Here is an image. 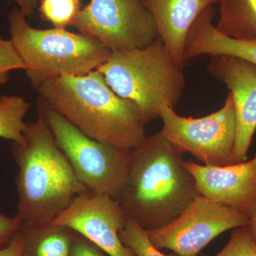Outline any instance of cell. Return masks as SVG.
<instances>
[{
    "label": "cell",
    "instance_id": "6da1fadb",
    "mask_svg": "<svg viewBox=\"0 0 256 256\" xmlns=\"http://www.w3.org/2000/svg\"><path fill=\"white\" fill-rule=\"evenodd\" d=\"M183 156L160 131L130 151L127 178L116 200L126 218L146 230L161 228L200 195Z\"/></svg>",
    "mask_w": 256,
    "mask_h": 256
},
{
    "label": "cell",
    "instance_id": "7a4b0ae2",
    "mask_svg": "<svg viewBox=\"0 0 256 256\" xmlns=\"http://www.w3.org/2000/svg\"><path fill=\"white\" fill-rule=\"evenodd\" d=\"M35 90L38 100L98 142L130 151L146 137L138 106L116 94L98 70L60 76Z\"/></svg>",
    "mask_w": 256,
    "mask_h": 256
},
{
    "label": "cell",
    "instance_id": "3957f363",
    "mask_svg": "<svg viewBox=\"0 0 256 256\" xmlns=\"http://www.w3.org/2000/svg\"><path fill=\"white\" fill-rule=\"evenodd\" d=\"M24 136V142H12L11 149L18 168L14 216L21 228L53 222L76 197L88 192L43 118L26 122Z\"/></svg>",
    "mask_w": 256,
    "mask_h": 256
},
{
    "label": "cell",
    "instance_id": "277c9868",
    "mask_svg": "<svg viewBox=\"0 0 256 256\" xmlns=\"http://www.w3.org/2000/svg\"><path fill=\"white\" fill-rule=\"evenodd\" d=\"M183 69L158 36L142 48L112 50L96 70L116 94L138 106L146 124L180 102L185 86Z\"/></svg>",
    "mask_w": 256,
    "mask_h": 256
},
{
    "label": "cell",
    "instance_id": "5b68a950",
    "mask_svg": "<svg viewBox=\"0 0 256 256\" xmlns=\"http://www.w3.org/2000/svg\"><path fill=\"white\" fill-rule=\"evenodd\" d=\"M8 20L10 40L34 88L60 76L84 75L96 70L111 53L95 37L82 32L33 28L18 8L10 12Z\"/></svg>",
    "mask_w": 256,
    "mask_h": 256
},
{
    "label": "cell",
    "instance_id": "8992f818",
    "mask_svg": "<svg viewBox=\"0 0 256 256\" xmlns=\"http://www.w3.org/2000/svg\"><path fill=\"white\" fill-rule=\"evenodd\" d=\"M37 110L87 192L117 200L127 178L130 151L88 137L42 100Z\"/></svg>",
    "mask_w": 256,
    "mask_h": 256
},
{
    "label": "cell",
    "instance_id": "52a82bcc",
    "mask_svg": "<svg viewBox=\"0 0 256 256\" xmlns=\"http://www.w3.org/2000/svg\"><path fill=\"white\" fill-rule=\"evenodd\" d=\"M160 132L182 154L190 153L207 166L236 164L234 158L236 122L233 98L228 92L224 105L205 117L186 118L165 108Z\"/></svg>",
    "mask_w": 256,
    "mask_h": 256
},
{
    "label": "cell",
    "instance_id": "ba28073f",
    "mask_svg": "<svg viewBox=\"0 0 256 256\" xmlns=\"http://www.w3.org/2000/svg\"><path fill=\"white\" fill-rule=\"evenodd\" d=\"M72 26L112 50L142 48L158 38L144 0H90Z\"/></svg>",
    "mask_w": 256,
    "mask_h": 256
},
{
    "label": "cell",
    "instance_id": "9c48e42d",
    "mask_svg": "<svg viewBox=\"0 0 256 256\" xmlns=\"http://www.w3.org/2000/svg\"><path fill=\"white\" fill-rule=\"evenodd\" d=\"M248 216L198 195L174 220L161 228L146 230L159 250L169 249L178 256H198L220 234L245 226Z\"/></svg>",
    "mask_w": 256,
    "mask_h": 256
},
{
    "label": "cell",
    "instance_id": "30bf717a",
    "mask_svg": "<svg viewBox=\"0 0 256 256\" xmlns=\"http://www.w3.org/2000/svg\"><path fill=\"white\" fill-rule=\"evenodd\" d=\"M126 220L117 200L86 192L76 197L52 223L80 234L108 256H134L120 236Z\"/></svg>",
    "mask_w": 256,
    "mask_h": 256
},
{
    "label": "cell",
    "instance_id": "8fae6325",
    "mask_svg": "<svg viewBox=\"0 0 256 256\" xmlns=\"http://www.w3.org/2000/svg\"><path fill=\"white\" fill-rule=\"evenodd\" d=\"M206 70L226 86L233 98L236 122L234 158L236 164L244 162L256 131V65L237 57L214 56Z\"/></svg>",
    "mask_w": 256,
    "mask_h": 256
},
{
    "label": "cell",
    "instance_id": "7c38bea8",
    "mask_svg": "<svg viewBox=\"0 0 256 256\" xmlns=\"http://www.w3.org/2000/svg\"><path fill=\"white\" fill-rule=\"evenodd\" d=\"M197 190L210 201L248 216L256 210V154L252 160L224 166L185 161Z\"/></svg>",
    "mask_w": 256,
    "mask_h": 256
},
{
    "label": "cell",
    "instance_id": "4fadbf2b",
    "mask_svg": "<svg viewBox=\"0 0 256 256\" xmlns=\"http://www.w3.org/2000/svg\"><path fill=\"white\" fill-rule=\"evenodd\" d=\"M218 0H144L156 22L158 36L180 66L186 64L185 48L188 32L206 8Z\"/></svg>",
    "mask_w": 256,
    "mask_h": 256
},
{
    "label": "cell",
    "instance_id": "5bb4252c",
    "mask_svg": "<svg viewBox=\"0 0 256 256\" xmlns=\"http://www.w3.org/2000/svg\"><path fill=\"white\" fill-rule=\"evenodd\" d=\"M215 14V8L210 5L192 25L186 38V63L202 56H230L256 65V41H244L225 36L214 24Z\"/></svg>",
    "mask_w": 256,
    "mask_h": 256
},
{
    "label": "cell",
    "instance_id": "9a60e30c",
    "mask_svg": "<svg viewBox=\"0 0 256 256\" xmlns=\"http://www.w3.org/2000/svg\"><path fill=\"white\" fill-rule=\"evenodd\" d=\"M26 256H70L76 232L52 222L21 228Z\"/></svg>",
    "mask_w": 256,
    "mask_h": 256
},
{
    "label": "cell",
    "instance_id": "2e32d148",
    "mask_svg": "<svg viewBox=\"0 0 256 256\" xmlns=\"http://www.w3.org/2000/svg\"><path fill=\"white\" fill-rule=\"evenodd\" d=\"M216 28L225 36L256 41V0H218Z\"/></svg>",
    "mask_w": 256,
    "mask_h": 256
},
{
    "label": "cell",
    "instance_id": "e0dca14e",
    "mask_svg": "<svg viewBox=\"0 0 256 256\" xmlns=\"http://www.w3.org/2000/svg\"><path fill=\"white\" fill-rule=\"evenodd\" d=\"M30 108V102L22 96H0V138L18 144L24 142V119Z\"/></svg>",
    "mask_w": 256,
    "mask_h": 256
},
{
    "label": "cell",
    "instance_id": "ac0fdd59",
    "mask_svg": "<svg viewBox=\"0 0 256 256\" xmlns=\"http://www.w3.org/2000/svg\"><path fill=\"white\" fill-rule=\"evenodd\" d=\"M41 18L54 28L66 30L72 26L82 10L80 0H41L38 8Z\"/></svg>",
    "mask_w": 256,
    "mask_h": 256
},
{
    "label": "cell",
    "instance_id": "d6986e66",
    "mask_svg": "<svg viewBox=\"0 0 256 256\" xmlns=\"http://www.w3.org/2000/svg\"><path fill=\"white\" fill-rule=\"evenodd\" d=\"M120 236L134 256H174L165 255L154 247L150 242L146 230L132 220L127 218Z\"/></svg>",
    "mask_w": 256,
    "mask_h": 256
},
{
    "label": "cell",
    "instance_id": "ffe728a7",
    "mask_svg": "<svg viewBox=\"0 0 256 256\" xmlns=\"http://www.w3.org/2000/svg\"><path fill=\"white\" fill-rule=\"evenodd\" d=\"M214 256H256V244L247 226L234 228L228 244Z\"/></svg>",
    "mask_w": 256,
    "mask_h": 256
},
{
    "label": "cell",
    "instance_id": "44dd1931",
    "mask_svg": "<svg viewBox=\"0 0 256 256\" xmlns=\"http://www.w3.org/2000/svg\"><path fill=\"white\" fill-rule=\"evenodd\" d=\"M18 69H25L14 44L11 40H5L0 35V87L8 82L10 72Z\"/></svg>",
    "mask_w": 256,
    "mask_h": 256
},
{
    "label": "cell",
    "instance_id": "7402d4cb",
    "mask_svg": "<svg viewBox=\"0 0 256 256\" xmlns=\"http://www.w3.org/2000/svg\"><path fill=\"white\" fill-rule=\"evenodd\" d=\"M70 256H108L86 238L76 232Z\"/></svg>",
    "mask_w": 256,
    "mask_h": 256
},
{
    "label": "cell",
    "instance_id": "603a6c76",
    "mask_svg": "<svg viewBox=\"0 0 256 256\" xmlns=\"http://www.w3.org/2000/svg\"><path fill=\"white\" fill-rule=\"evenodd\" d=\"M20 230L21 225L14 216H8L0 210V249L6 246Z\"/></svg>",
    "mask_w": 256,
    "mask_h": 256
},
{
    "label": "cell",
    "instance_id": "cb8c5ba5",
    "mask_svg": "<svg viewBox=\"0 0 256 256\" xmlns=\"http://www.w3.org/2000/svg\"><path fill=\"white\" fill-rule=\"evenodd\" d=\"M0 256H26L24 254V237L21 230L16 233L6 246L0 249Z\"/></svg>",
    "mask_w": 256,
    "mask_h": 256
},
{
    "label": "cell",
    "instance_id": "d4e9b609",
    "mask_svg": "<svg viewBox=\"0 0 256 256\" xmlns=\"http://www.w3.org/2000/svg\"><path fill=\"white\" fill-rule=\"evenodd\" d=\"M18 8L26 14L28 18L34 14L38 8V0H14Z\"/></svg>",
    "mask_w": 256,
    "mask_h": 256
},
{
    "label": "cell",
    "instance_id": "484cf974",
    "mask_svg": "<svg viewBox=\"0 0 256 256\" xmlns=\"http://www.w3.org/2000/svg\"><path fill=\"white\" fill-rule=\"evenodd\" d=\"M247 226L249 229V232H250L252 239H254L256 244V210L249 216L248 223Z\"/></svg>",
    "mask_w": 256,
    "mask_h": 256
}]
</instances>
